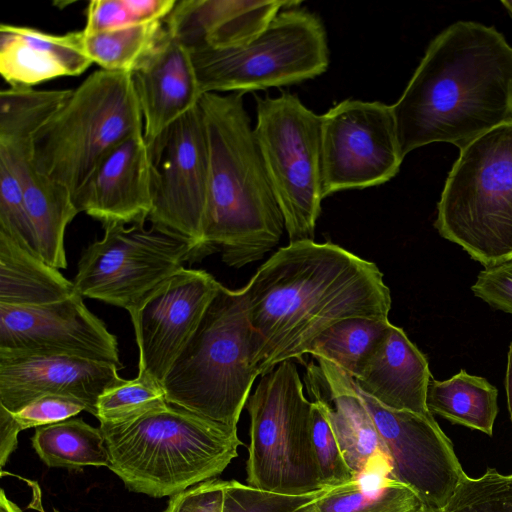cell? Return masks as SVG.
<instances>
[{
	"mask_svg": "<svg viewBox=\"0 0 512 512\" xmlns=\"http://www.w3.org/2000/svg\"><path fill=\"white\" fill-rule=\"evenodd\" d=\"M110 362L52 354L0 351V405L15 413L37 398L61 395L96 415L99 397L126 379Z\"/></svg>",
	"mask_w": 512,
	"mask_h": 512,
	"instance_id": "cell-17",
	"label": "cell"
},
{
	"mask_svg": "<svg viewBox=\"0 0 512 512\" xmlns=\"http://www.w3.org/2000/svg\"><path fill=\"white\" fill-rule=\"evenodd\" d=\"M226 481L211 479L171 496L163 512H221Z\"/></svg>",
	"mask_w": 512,
	"mask_h": 512,
	"instance_id": "cell-38",
	"label": "cell"
},
{
	"mask_svg": "<svg viewBox=\"0 0 512 512\" xmlns=\"http://www.w3.org/2000/svg\"><path fill=\"white\" fill-rule=\"evenodd\" d=\"M335 486L304 494H283L226 481L221 512H313L319 501Z\"/></svg>",
	"mask_w": 512,
	"mask_h": 512,
	"instance_id": "cell-31",
	"label": "cell"
},
{
	"mask_svg": "<svg viewBox=\"0 0 512 512\" xmlns=\"http://www.w3.org/2000/svg\"><path fill=\"white\" fill-rule=\"evenodd\" d=\"M247 484L283 493L304 494L323 484L312 434V402L304 394L292 360L262 375L249 396Z\"/></svg>",
	"mask_w": 512,
	"mask_h": 512,
	"instance_id": "cell-8",
	"label": "cell"
},
{
	"mask_svg": "<svg viewBox=\"0 0 512 512\" xmlns=\"http://www.w3.org/2000/svg\"><path fill=\"white\" fill-rule=\"evenodd\" d=\"M256 104L254 134L289 241L314 240L325 198L322 117L288 91Z\"/></svg>",
	"mask_w": 512,
	"mask_h": 512,
	"instance_id": "cell-10",
	"label": "cell"
},
{
	"mask_svg": "<svg viewBox=\"0 0 512 512\" xmlns=\"http://www.w3.org/2000/svg\"><path fill=\"white\" fill-rule=\"evenodd\" d=\"M0 232L30 254L41 258L18 172L13 162L4 155H0Z\"/></svg>",
	"mask_w": 512,
	"mask_h": 512,
	"instance_id": "cell-33",
	"label": "cell"
},
{
	"mask_svg": "<svg viewBox=\"0 0 512 512\" xmlns=\"http://www.w3.org/2000/svg\"><path fill=\"white\" fill-rule=\"evenodd\" d=\"M169 35L165 18L118 30L84 34V48L100 69L132 74Z\"/></svg>",
	"mask_w": 512,
	"mask_h": 512,
	"instance_id": "cell-28",
	"label": "cell"
},
{
	"mask_svg": "<svg viewBox=\"0 0 512 512\" xmlns=\"http://www.w3.org/2000/svg\"><path fill=\"white\" fill-rule=\"evenodd\" d=\"M321 117L324 197L378 186L397 175L404 156L392 105L345 99Z\"/></svg>",
	"mask_w": 512,
	"mask_h": 512,
	"instance_id": "cell-13",
	"label": "cell"
},
{
	"mask_svg": "<svg viewBox=\"0 0 512 512\" xmlns=\"http://www.w3.org/2000/svg\"><path fill=\"white\" fill-rule=\"evenodd\" d=\"M77 210L102 223L144 224L152 209V159L143 133L113 148L73 198Z\"/></svg>",
	"mask_w": 512,
	"mask_h": 512,
	"instance_id": "cell-18",
	"label": "cell"
},
{
	"mask_svg": "<svg viewBox=\"0 0 512 512\" xmlns=\"http://www.w3.org/2000/svg\"><path fill=\"white\" fill-rule=\"evenodd\" d=\"M177 0H92L86 9V35L165 19Z\"/></svg>",
	"mask_w": 512,
	"mask_h": 512,
	"instance_id": "cell-30",
	"label": "cell"
},
{
	"mask_svg": "<svg viewBox=\"0 0 512 512\" xmlns=\"http://www.w3.org/2000/svg\"><path fill=\"white\" fill-rule=\"evenodd\" d=\"M259 364L260 340L248 320L243 290L221 285L163 381L165 399L237 428Z\"/></svg>",
	"mask_w": 512,
	"mask_h": 512,
	"instance_id": "cell-5",
	"label": "cell"
},
{
	"mask_svg": "<svg viewBox=\"0 0 512 512\" xmlns=\"http://www.w3.org/2000/svg\"><path fill=\"white\" fill-rule=\"evenodd\" d=\"M417 512H444V509L423 504Z\"/></svg>",
	"mask_w": 512,
	"mask_h": 512,
	"instance_id": "cell-42",
	"label": "cell"
},
{
	"mask_svg": "<svg viewBox=\"0 0 512 512\" xmlns=\"http://www.w3.org/2000/svg\"><path fill=\"white\" fill-rule=\"evenodd\" d=\"M501 4L504 6V8L507 10V12L512 17V0H503V1H501Z\"/></svg>",
	"mask_w": 512,
	"mask_h": 512,
	"instance_id": "cell-43",
	"label": "cell"
},
{
	"mask_svg": "<svg viewBox=\"0 0 512 512\" xmlns=\"http://www.w3.org/2000/svg\"><path fill=\"white\" fill-rule=\"evenodd\" d=\"M190 54L202 94L297 84L321 75L329 65L324 24L300 5L280 11L245 45L196 48Z\"/></svg>",
	"mask_w": 512,
	"mask_h": 512,
	"instance_id": "cell-9",
	"label": "cell"
},
{
	"mask_svg": "<svg viewBox=\"0 0 512 512\" xmlns=\"http://www.w3.org/2000/svg\"><path fill=\"white\" fill-rule=\"evenodd\" d=\"M243 94L204 93L199 100L210 162L203 244L234 268L261 260L285 230Z\"/></svg>",
	"mask_w": 512,
	"mask_h": 512,
	"instance_id": "cell-3",
	"label": "cell"
},
{
	"mask_svg": "<svg viewBox=\"0 0 512 512\" xmlns=\"http://www.w3.org/2000/svg\"><path fill=\"white\" fill-rule=\"evenodd\" d=\"M444 512H512V474L487 468L479 478L465 474Z\"/></svg>",
	"mask_w": 512,
	"mask_h": 512,
	"instance_id": "cell-34",
	"label": "cell"
},
{
	"mask_svg": "<svg viewBox=\"0 0 512 512\" xmlns=\"http://www.w3.org/2000/svg\"><path fill=\"white\" fill-rule=\"evenodd\" d=\"M423 502L393 472L390 458L370 463L348 483L335 486L313 512H417Z\"/></svg>",
	"mask_w": 512,
	"mask_h": 512,
	"instance_id": "cell-25",
	"label": "cell"
},
{
	"mask_svg": "<svg viewBox=\"0 0 512 512\" xmlns=\"http://www.w3.org/2000/svg\"><path fill=\"white\" fill-rule=\"evenodd\" d=\"M0 154L7 156L18 172L42 260L56 269L67 268L64 235L79 213L71 193L36 169L35 149L0 148Z\"/></svg>",
	"mask_w": 512,
	"mask_h": 512,
	"instance_id": "cell-23",
	"label": "cell"
},
{
	"mask_svg": "<svg viewBox=\"0 0 512 512\" xmlns=\"http://www.w3.org/2000/svg\"><path fill=\"white\" fill-rule=\"evenodd\" d=\"M79 293L45 305L0 304V351L68 355L122 367L117 338Z\"/></svg>",
	"mask_w": 512,
	"mask_h": 512,
	"instance_id": "cell-16",
	"label": "cell"
},
{
	"mask_svg": "<svg viewBox=\"0 0 512 512\" xmlns=\"http://www.w3.org/2000/svg\"><path fill=\"white\" fill-rule=\"evenodd\" d=\"M350 379L385 445L395 477L423 504L444 508L465 472L434 417L386 407Z\"/></svg>",
	"mask_w": 512,
	"mask_h": 512,
	"instance_id": "cell-14",
	"label": "cell"
},
{
	"mask_svg": "<svg viewBox=\"0 0 512 512\" xmlns=\"http://www.w3.org/2000/svg\"><path fill=\"white\" fill-rule=\"evenodd\" d=\"M42 512H46V511H42ZM52 512H59V511L56 509H53Z\"/></svg>",
	"mask_w": 512,
	"mask_h": 512,
	"instance_id": "cell-44",
	"label": "cell"
},
{
	"mask_svg": "<svg viewBox=\"0 0 512 512\" xmlns=\"http://www.w3.org/2000/svg\"><path fill=\"white\" fill-rule=\"evenodd\" d=\"M498 390L483 377L461 370L447 380L432 378L426 405L432 415L492 435L498 413Z\"/></svg>",
	"mask_w": 512,
	"mask_h": 512,
	"instance_id": "cell-26",
	"label": "cell"
},
{
	"mask_svg": "<svg viewBox=\"0 0 512 512\" xmlns=\"http://www.w3.org/2000/svg\"><path fill=\"white\" fill-rule=\"evenodd\" d=\"M75 293L73 281L0 232V304L39 306Z\"/></svg>",
	"mask_w": 512,
	"mask_h": 512,
	"instance_id": "cell-24",
	"label": "cell"
},
{
	"mask_svg": "<svg viewBox=\"0 0 512 512\" xmlns=\"http://www.w3.org/2000/svg\"><path fill=\"white\" fill-rule=\"evenodd\" d=\"M0 512H22L20 507L6 496L3 489L0 493Z\"/></svg>",
	"mask_w": 512,
	"mask_h": 512,
	"instance_id": "cell-41",
	"label": "cell"
},
{
	"mask_svg": "<svg viewBox=\"0 0 512 512\" xmlns=\"http://www.w3.org/2000/svg\"><path fill=\"white\" fill-rule=\"evenodd\" d=\"M168 405L163 388L137 376L105 391L96 404L100 423H121Z\"/></svg>",
	"mask_w": 512,
	"mask_h": 512,
	"instance_id": "cell-32",
	"label": "cell"
},
{
	"mask_svg": "<svg viewBox=\"0 0 512 512\" xmlns=\"http://www.w3.org/2000/svg\"><path fill=\"white\" fill-rule=\"evenodd\" d=\"M312 402L311 434L321 479L326 486H341L354 478L335 429L325 411Z\"/></svg>",
	"mask_w": 512,
	"mask_h": 512,
	"instance_id": "cell-35",
	"label": "cell"
},
{
	"mask_svg": "<svg viewBox=\"0 0 512 512\" xmlns=\"http://www.w3.org/2000/svg\"><path fill=\"white\" fill-rule=\"evenodd\" d=\"M260 340V376L307 354L328 327L352 317L389 320L390 289L378 266L331 242H290L242 288Z\"/></svg>",
	"mask_w": 512,
	"mask_h": 512,
	"instance_id": "cell-1",
	"label": "cell"
},
{
	"mask_svg": "<svg viewBox=\"0 0 512 512\" xmlns=\"http://www.w3.org/2000/svg\"><path fill=\"white\" fill-rule=\"evenodd\" d=\"M152 227L187 243L191 263L208 256L203 228L209 191V146L199 103L149 145Z\"/></svg>",
	"mask_w": 512,
	"mask_h": 512,
	"instance_id": "cell-12",
	"label": "cell"
},
{
	"mask_svg": "<svg viewBox=\"0 0 512 512\" xmlns=\"http://www.w3.org/2000/svg\"><path fill=\"white\" fill-rule=\"evenodd\" d=\"M84 249L73 280L77 293L128 312L161 283L191 263V247L144 224L105 226Z\"/></svg>",
	"mask_w": 512,
	"mask_h": 512,
	"instance_id": "cell-11",
	"label": "cell"
},
{
	"mask_svg": "<svg viewBox=\"0 0 512 512\" xmlns=\"http://www.w3.org/2000/svg\"><path fill=\"white\" fill-rule=\"evenodd\" d=\"M432 378L426 356L402 328L391 324L352 379L360 391L386 407L434 417L426 405Z\"/></svg>",
	"mask_w": 512,
	"mask_h": 512,
	"instance_id": "cell-22",
	"label": "cell"
},
{
	"mask_svg": "<svg viewBox=\"0 0 512 512\" xmlns=\"http://www.w3.org/2000/svg\"><path fill=\"white\" fill-rule=\"evenodd\" d=\"M471 290L495 309L512 314V260L482 270Z\"/></svg>",
	"mask_w": 512,
	"mask_h": 512,
	"instance_id": "cell-37",
	"label": "cell"
},
{
	"mask_svg": "<svg viewBox=\"0 0 512 512\" xmlns=\"http://www.w3.org/2000/svg\"><path fill=\"white\" fill-rule=\"evenodd\" d=\"M132 77L148 145L197 106L202 96L190 50L171 32Z\"/></svg>",
	"mask_w": 512,
	"mask_h": 512,
	"instance_id": "cell-20",
	"label": "cell"
},
{
	"mask_svg": "<svg viewBox=\"0 0 512 512\" xmlns=\"http://www.w3.org/2000/svg\"><path fill=\"white\" fill-rule=\"evenodd\" d=\"M87 411L86 406L73 398L46 395L35 399L19 411L12 413L19 431L63 421Z\"/></svg>",
	"mask_w": 512,
	"mask_h": 512,
	"instance_id": "cell-36",
	"label": "cell"
},
{
	"mask_svg": "<svg viewBox=\"0 0 512 512\" xmlns=\"http://www.w3.org/2000/svg\"><path fill=\"white\" fill-rule=\"evenodd\" d=\"M434 226L485 268L512 260V121L459 149Z\"/></svg>",
	"mask_w": 512,
	"mask_h": 512,
	"instance_id": "cell-6",
	"label": "cell"
},
{
	"mask_svg": "<svg viewBox=\"0 0 512 512\" xmlns=\"http://www.w3.org/2000/svg\"><path fill=\"white\" fill-rule=\"evenodd\" d=\"M392 109L404 157L437 142L463 148L512 121V46L494 26L449 25Z\"/></svg>",
	"mask_w": 512,
	"mask_h": 512,
	"instance_id": "cell-2",
	"label": "cell"
},
{
	"mask_svg": "<svg viewBox=\"0 0 512 512\" xmlns=\"http://www.w3.org/2000/svg\"><path fill=\"white\" fill-rule=\"evenodd\" d=\"M32 446L48 467L81 469L108 466L109 454L100 428L69 418L35 428Z\"/></svg>",
	"mask_w": 512,
	"mask_h": 512,
	"instance_id": "cell-27",
	"label": "cell"
},
{
	"mask_svg": "<svg viewBox=\"0 0 512 512\" xmlns=\"http://www.w3.org/2000/svg\"><path fill=\"white\" fill-rule=\"evenodd\" d=\"M93 62L83 31L56 35L11 24L0 26V73L12 88H28L62 76H78Z\"/></svg>",
	"mask_w": 512,
	"mask_h": 512,
	"instance_id": "cell-21",
	"label": "cell"
},
{
	"mask_svg": "<svg viewBox=\"0 0 512 512\" xmlns=\"http://www.w3.org/2000/svg\"><path fill=\"white\" fill-rule=\"evenodd\" d=\"M139 133L143 117L132 74L99 69L72 89L43 128L33 162L74 198L100 161Z\"/></svg>",
	"mask_w": 512,
	"mask_h": 512,
	"instance_id": "cell-7",
	"label": "cell"
},
{
	"mask_svg": "<svg viewBox=\"0 0 512 512\" xmlns=\"http://www.w3.org/2000/svg\"><path fill=\"white\" fill-rule=\"evenodd\" d=\"M390 326L389 320L363 317L340 320L313 340L307 354L332 362L354 378Z\"/></svg>",
	"mask_w": 512,
	"mask_h": 512,
	"instance_id": "cell-29",
	"label": "cell"
},
{
	"mask_svg": "<svg viewBox=\"0 0 512 512\" xmlns=\"http://www.w3.org/2000/svg\"><path fill=\"white\" fill-rule=\"evenodd\" d=\"M301 1L177 0L166 17L171 34L189 50L249 43L286 8Z\"/></svg>",
	"mask_w": 512,
	"mask_h": 512,
	"instance_id": "cell-19",
	"label": "cell"
},
{
	"mask_svg": "<svg viewBox=\"0 0 512 512\" xmlns=\"http://www.w3.org/2000/svg\"><path fill=\"white\" fill-rule=\"evenodd\" d=\"M505 387L507 394L508 410L512 422V342L509 346L508 358H507V369L505 376Z\"/></svg>",
	"mask_w": 512,
	"mask_h": 512,
	"instance_id": "cell-40",
	"label": "cell"
},
{
	"mask_svg": "<svg viewBox=\"0 0 512 512\" xmlns=\"http://www.w3.org/2000/svg\"><path fill=\"white\" fill-rule=\"evenodd\" d=\"M108 468L125 487L154 498L174 496L219 476L238 456L237 428L168 404L121 423H100Z\"/></svg>",
	"mask_w": 512,
	"mask_h": 512,
	"instance_id": "cell-4",
	"label": "cell"
},
{
	"mask_svg": "<svg viewBox=\"0 0 512 512\" xmlns=\"http://www.w3.org/2000/svg\"><path fill=\"white\" fill-rule=\"evenodd\" d=\"M221 285L205 270L183 267L129 311L139 376L162 387Z\"/></svg>",
	"mask_w": 512,
	"mask_h": 512,
	"instance_id": "cell-15",
	"label": "cell"
},
{
	"mask_svg": "<svg viewBox=\"0 0 512 512\" xmlns=\"http://www.w3.org/2000/svg\"><path fill=\"white\" fill-rule=\"evenodd\" d=\"M19 429L12 413L0 405V465L3 467L18 444Z\"/></svg>",
	"mask_w": 512,
	"mask_h": 512,
	"instance_id": "cell-39",
	"label": "cell"
}]
</instances>
